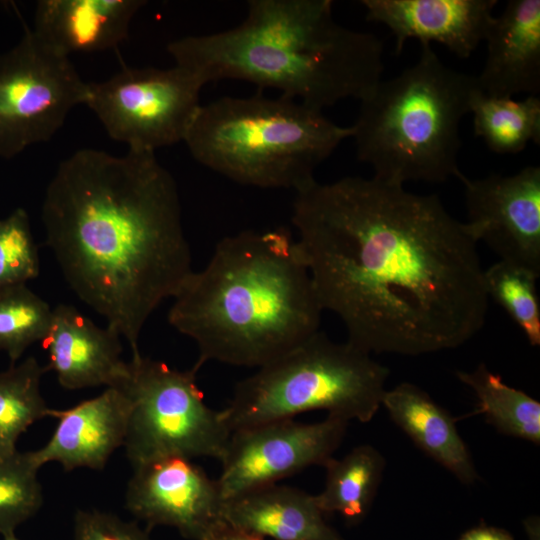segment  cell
I'll list each match as a JSON object with an SVG mask.
<instances>
[{"label": "cell", "instance_id": "2e32d148", "mask_svg": "<svg viewBox=\"0 0 540 540\" xmlns=\"http://www.w3.org/2000/svg\"><path fill=\"white\" fill-rule=\"evenodd\" d=\"M130 399L120 387L106 388L100 395L65 409H51L58 424L49 441L32 451L41 467L57 462L65 471L86 467L101 470L113 452L124 445Z\"/></svg>", "mask_w": 540, "mask_h": 540}, {"label": "cell", "instance_id": "8992f818", "mask_svg": "<svg viewBox=\"0 0 540 540\" xmlns=\"http://www.w3.org/2000/svg\"><path fill=\"white\" fill-rule=\"evenodd\" d=\"M352 133L298 100L258 93L201 105L184 142L197 162L232 181L296 192Z\"/></svg>", "mask_w": 540, "mask_h": 540}, {"label": "cell", "instance_id": "ffe728a7", "mask_svg": "<svg viewBox=\"0 0 540 540\" xmlns=\"http://www.w3.org/2000/svg\"><path fill=\"white\" fill-rule=\"evenodd\" d=\"M382 406L393 422L423 452L463 484H473L479 476L471 453L453 418L428 393L411 383L386 390Z\"/></svg>", "mask_w": 540, "mask_h": 540}, {"label": "cell", "instance_id": "7402d4cb", "mask_svg": "<svg viewBox=\"0 0 540 540\" xmlns=\"http://www.w3.org/2000/svg\"><path fill=\"white\" fill-rule=\"evenodd\" d=\"M457 378L470 387L478 400L476 414L497 431L539 445L540 403L525 392L503 382L500 375L479 364L471 372L457 371Z\"/></svg>", "mask_w": 540, "mask_h": 540}, {"label": "cell", "instance_id": "1f68e13d", "mask_svg": "<svg viewBox=\"0 0 540 540\" xmlns=\"http://www.w3.org/2000/svg\"><path fill=\"white\" fill-rule=\"evenodd\" d=\"M530 540H539V520L536 517L527 518L524 522Z\"/></svg>", "mask_w": 540, "mask_h": 540}, {"label": "cell", "instance_id": "3957f363", "mask_svg": "<svg viewBox=\"0 0 540 540\" xmlns=\"http://www.w3.org/2000/svg\"><path fill=\"white\" fill-rule=\"evenodd\" d=\"M172 299L168 322L196 343L197 371L211 360L260 368L317 333L324 311L285 228L223 238Z\"/></svg>", "mask_w": 540, "mask_h": 540}, {"label": "cell", "instance_id": "30bf717a", "mask_svg": "<svg viewBox=\"0 0 540 540\" xmlns=\"http://www.w3.org/2000/svg\"><path fill=\"white\" fill-rule=\"evenodd\" d=\"M87 83L69 57L26 29L20 42L0 55V157L48 141L69 112L84 104Z\"/></svg>", "mask_w": 540, "mask_h": 540}, {"label": "cell", "instance_id": "4dcf8cb0", "mask_svg": "<svg viewBox=\"0 0 540 540\" xmlns=\"http://www.w3.org/2000/svg\"><path fill=\"white\" fill-rule=\"evenodd\" d=\"M211 540H265L225 525Z\"/></svg>", "mask_w": 540, "mask_h": 540}, {"label": "cell", "instance_id": "ba28073f", "mask_svg": "<svg viewBox=\"0 0 540 540\" xmlns=\"http://www.w3.org/2000/svg\"><path fill=\"white\" fill-rule=\"evenodd\" d=\"M196 373L144 356L129 361L120 388L131 404L123 447L132 467L165 457L221 460L231 431L222 410L204 402Z\"/></svg>", "mask_w": 540, "mask_h": 540}, {"label": "cell", "instance_id": "f1b7e54d", "mask_svg": "<svg viewBox=\"0 0 540 540\" xmlns=\"http://www.w3.org/2000/svg\"><path fill=\"white\" fill-rule=\"evenodd\" d=\"M74 540H151L134 522L99 510H78L74 518Z\"/></svg>", "mask_w": 540, "mask_h": 540}, {"label": "cell", "instance_id": "d4e9b609", "mask_svg": "<svg viewBox=\"0 0 540 540\" xmlns=\"http://www.w3.org/2000/svg\"><path fill=\"white\" fill-rule=\"evenodd\" d=\"M53 309L27 284L0 290V351L11 365L35 342H42L50 328Z\"/></svg>", "mask_w": 540, "mask_h": 540}, {"label": "cell", "instance_id": "5bb4252c", "mask_svg": "<svg viewBox=\"0 0 540 540\" xmlns=\"http://www.w3.org/2000/svg\"><path fill=\"white\" fill-rule=\"evenodd\" d=\"M366 19L384 24L395 36V54L415 38L439 42L468 58L484 41L496 0H362Z\"/></svg>", "mask_w": 540, "mask_h": 540}, {"label": "cell", "instance_id": "ac0fdd59", "mask_svg": "<svg viewBox=\"0 0 540 540\" xmlns=\"http://www.w3.org/2000/svg\"><path fill=\"white\" fill-rule=\"evenodd\" d=\"M143 0H40L33 33L47 46L69 57L117 47L128 35Z\"/></svg>", "mask_w": 540, "mask_h": 540}, {"label": "cell", "instance_id": "d6986e66", "mask_svg": "<svg viewBox=\"0 0 540 540\" xmlns=\"http://www.w3.org/2000/svg\"><path fill=\"white\" fill-rule=\"evenodd\" d=\"M229 527L275 540H344L328 525L315 495L278 485L263 486L224 501Z\"/></svg>", "mask_w": 540, "mask_h": 540}, {"label": "cell", "instance_id": "f546056e", "mask_svg": "<svg viewBox=\"0 0 540 540\" xmlns=\"http://www.w3.org/2000/svg\"><path fill=\"white\" fill-rule=\"evenodd\" d=\"M459 540H514V538L506 529L479 525L467 530Z\"/></svg>", "mask_w": 540, "mask_h": 540}, {"label": "cell", "instance_id": "4fadbf2b", "mask_svg": "<svg viewBox=\"0 0 540 540\" xmlns=\"http://www.w3.org/2000/svg\"><path fill=\"white\" fill-rule=\"evenodd\" d=\"M470 235L484 241L500 260L540 275V167L512 176L472 180L463 173Z\"/></svg>", "mask_w": 540, "mask_h": 540}, {"label": "cell", "instance_id": "52a82bcc", "mask_svg": "<svg viewBox=\"0 0 540 540\" xmlns=\"http://www.w3.org/2000/svg\"><path fill=\"white\" fill-rule=\"evenodd\" d=\"M388 375L370 353L318 331L238 382L222 413L231 433L314 410L367 423L382 406Z\"/></svg>", "mask_w": 540, "mask_h": 540}, {"label": "cell", "instance_id": "8fae6325", "mask_svg": "<svg viewBox=\"0 0 540 540\" xmlns=\"http://www.w3.org/2000/svg\"><path fill=\"white\" fill-rule=\"evenodd\" d=\"M349 422L327 416L314 423L294 418L269 421L231 433L216 479L228 500L322 465L342 443Z\"/></svg>", "mask_w": 540, "mask_h": 540}, {"label": "cell", "instance_id": "5b68a950", "mask_svg": "<svg viewBox=\"0 0 540 540\" xmlns=\"http://www.w3.org/2000/svg\"><path fill=\"white\" fill-rule=\"evenodd\" d=\"M477 88L476 77L448 68L421 44L415 65L360 101L352 125L357 158L374 177L400 185L458 178L459 126Z\"/></svg>", "mask_w": 540, "mask_h": 540}, {"label": "cell", "instance_id": "277c9868", "mask_svg": "<svg viewBox=\"0 0 540 540\" xmlns=\"http://www.w3.org/2000/svg\"><path fill=\"white\" fill-rule=\"evenodd\" d=\"M331 0H250L236 27L168 44L181 66L211 81L236 79L321 110L367 97L381 81L383 43L335 21Z\"/></svg>", "mask_w": 540, "mask_h": 540}, {"label": "cell", "instance_id": "e0dca14e", "mask_svg": "<svg viewBox=\"0 0 540 540\" xmlns=\"http://www.w3.org/2000/svg\"><path fill=\"white\" fill-rule=\"evenodd\" d=\"M487 57L476 77L479 90L494 98L540 91V0H510L485 35Z\"/></svg>", "mask_w": 540, "mask_h": 540}, {"label": "cell", "instance_id": "7c38bea8", "mask_svg": "<svg viewBox=\"0 0 540 540\" xmlns=\"http://www.w3.org/2000/svg\"><path fill=\"white\" fill-rule=\"evenodd\" d=\"M126 508L148 527L176 528L190 540H211L226 524L216 480L192 459L165 457L133 467Z\"/></svg>", "mask_w": 540, "mask_h": 540}, {"label": "cell", "instance_id": "44dd1931", "mask_svg": "<svg viewBox=\"0 0 540 540\" xmlns=\"http://www.w3.org/2000/svg\"><path fill=\"white\" fill-rule=\"evenodd\" d=\"M326 480L315 495L320 510L339 513L349 522L362 520L372 505L385 468V459L373 446L359 445L344 457L324 464Z\"/></svg>", "mask_w": 540, "mask_h": 540}, {"label": "cell", "instance_id": "9a60e30c", "mask_svg": "<svg viewBox=\"0 0 540 540\" xmlns=\"http://www.w3.org/2000/svg\"><path fill=\"white\" fill-rule=\"evenodd\" d=\"M49 370L68 390L121 387L129 376V362L121 358V337L101 328L71 305L53 308L52 320L41 342Z\"/></svg>", "mask_w": 540, "mask_h": 540}, {"label": "cell", "instance_id": "cb8c5ba5", "mask_svg": "<svg viewBox=\"0 0 540 540\" xmlns=\"http://www.w3.org/2000/svg\"><path fill=\"white\" fill-rule=\"evenodd\" d=\"M29 356L0 372V458L18 450L19 437L36 421L50 416L51 408L40 390L41 379L48 372Z\"/></svg>", "mask_w": 540, "mask_h": 540}, {"label": "cell", "instance_id": "83f0119b", "mask_svg": "<svg viewBox=\"0 0 540 540\" xmlns=\"http://www.w3.org/2000/svg\"><path fill=\"white\" fill-rule=\"evenodd\" d=\"M40 259L28 213L16 208L0 219V290L38 277Z\"/></svg>", "mask_w": 540, "mask_h": 540}, {"label": "cell", "instance_id": "7a4b0ae2", "mask_svg": "<svg viewBox=\"0 0 540 540\" xmlns=\"http://www.w3.org/2000/svg\"><path fill=\"white\" fill-rule=\"evenodd\" d=\"M41 215L69 287L141 357L147 320L193 271L170 172L154 152L79 150L58 166Z\"/></svg>", "mask_w": 540, "mask_h": 540}, {"label": "cell", "instance_id": "d6a6232c", "mask_svg": "<svg viewBox=\"0 0 540 540\" xmlns=\"http://www.w3.org/2000/svg\"><path fill=\"white\" fill-rule=\"evenodd\" d=\"M3 540H19V539L16 537L15 532H11V533H7L3 535Z\"/></svg>", "mask_w": 540, "mask_h": 540}, {"label": "cell", "instance_id": "9c48e42d", "mask_svg": "<svg viewBox=\"0 0 540 540\" xmlns=\"http://www.w3.org/2000/svg\"><path fill=\"white\" fill-rule=\"evenodd\" d=\"M206 83L175 65L124 68L102 82L87 83L84 104L108 135L129 150H156L184 141L197 115Z\"/></svg>", "mask_w": 540, "mask_h": 540}, {"label": "cell", "instance_id": "4316f807", "mask_svg": "<svg viewBox=\"0 0 540 540\" xmlns=\"http://www.w3.org/2000/svg\"><path fill=\"white\" fill-rule=\"evenodd\" d=\"M39 469L32 451L0 458V534L15 532L41 508Z\"/></svg>", "mask_w": 540, "mask_h": 540}, {"label": "cell", "instance_id": "484cf974", "mask_svg": "<svg viewBox=\"0 0 540 540\" xmlns=\"http://www.w3.org/2000/svg\"><path fill=\"white\" fill-rule=\"evenodd\" d=\"M538 277L539 274L528 268L503 260L484 270L488 298L504 308L532 346L540 345Z\"/></svg>", "mask_w": 540, "mask_h": 540}, {"label": "cell", "instance_id": "603a6c76", "mask_svg": "<svg viewBox=\"0 0 540 540\" xmlns=\"http://www.w3.org/2000/svg\"><path fill=\"white\" fill-rule=\"evenodd\" d=\"M470 112L475 135L483 138L488 148L496 153H518L530 141L540 143V99L536 95L524 100L494 98L477 88Z\"/></svg>", "mask_w": 540, "mask_h": 540}, {"label": "cell", "instance_id": "6da1fadb", "mask_svg": "<svg viewBox=\"0 0 540 540\" xmlns=\"http://www.w3.org/2000/svg\"><path fill=\"white\" fill-rule=\"evenodd\" d=\"M291 222L323 310L367 353L457 348L488 309L477 242L435 194L372 177L312 181Z\"/></svg>", "mask_w": 540, "mask_h": 540}]
</instances>
